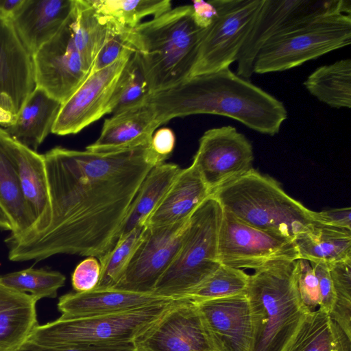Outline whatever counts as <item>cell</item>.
<instances>
[{"label":"cell","instance_id":"ba28073f","mask_svg":"<svg viewBox=\"0 0 351 351\" xmlns=\"http://www.w3.org/2000/svg\"><path fill=\"white\" fill-rule=\"evenodd\" d=\"M351 14H334L276 35L258 53L254 73L283 71L348 46Z\"/></svg>","mask_w":351,"mask_h":351},{"label":"cell","instance_id":"f1b7e54d","mask_svg":"<svg viewBox=\"0 0 351 351\" xmlns=\"http://www.w3.org/2000/svg\"><path fill=\"white\" fill-rule=\"evenodd\" d=\"M7 136L5 130L0 132V204L13 226L8 237L18 239L32 230L34 219L21 191L16 169L7 146Z\"/></svg>","mask_w":351,"mask_h":351},{"label":"cell","instance_id":"83f0119b","mask_svg":"<svg viewBox=\"0 0 351 351\" xmlns=\"http://www.w3.org/2000/svg\"><path fill=\"white\" fill-rule=\"evenodd\" d=\"M285 351H351V338L319 308L306 315Z\"/></svg>","mask_w":351,"mask_h":351},{"label":"cell","instance_id":"f907efd6","mask_svg":"<svg viewBox=\"0 0 351 351\" xmlns=\"http://www.w3.org/2000/svg\"><path fill=\"white\" fill-rule=\"evenodd\" d=\"M134 351H138L136 349Z\"/></svg>","mask_w":351,"mask_h":351},{"label":"cell","instance_id":"7bdbcfd3","mask_svg":"<svg viewBox=\"0 0 351 351\" xmlns=\"http://www.w3.org/2000/svg\"><path fill=\"white\" fill-rule=\"evenodd\" d=\"M315 220L325 225L351 230V209L350 207H344L315 211Z\"/></svg>","mask_w":351,"mask_h":351},{"label":"cell","instance_id":"44dd1931","mask_svg":"<svg viewBox=\"0 0 351 351\" xmlns=\"http://www.w3.org/2000/svg\"><path fill=\"white\" fill-rule=\"evenodd\" d=\"M160 125L154 108L147 102L106 119L99 137L86 149L112 152L148 145Z\"/></svg>","mask_w":351,"mask_h":351},{"label":"cell","instance_id":"484cf974","mask_svg":"<svg viewBox=\"0 0 351 351\" xmlns=\"http://www.w3.org/2000/svg\"><path fill=\"white\" fill-rule=\"evenodd\" d=\"M299 258L331 265L351 260V230L317 221L293 239Z\"/></svg>","mask_w":351,"mask_h":351},{"label":"cell","instance_id":"74e56055","mask_svg":"<svg viewBox=\"0 0 351 351\" xmlns=\"http://www.w3.org/2000/svg\"><path fill=\"white\" fill-rule=\"evenodd\" d=\"M108 21L105 42L93 62L90 73L107 67L123 56L136 51L132 40L133 28L121 25L110 19Z\"/></svg>","mask_w":351,"mask_h":351},{"label":"cell","instance_id":"7dc6e473","mask_svg":"<svg viewBox=\"0 0 351 351\" xmlns=\"http://www.w3.org/2000/svg\"><path fill=\"white\" fill-rule=\"evenodd\" d=\"M16 118L17 115L0 106V125L5 128L9 127L15 123Z\"/></svg>","mask_w":351,"mask_h":351},{"label":"cell","instance_id":"52a82bcc","mask_svg":"<svg viewBox=\"0 0 351 351\" xmlns=\"http://www.w3.org/2000/svg\"><path fill=\"white\" fill-rule=\"evenodd\" d=\"M178 299L119 313L66 317L38 325L27 339L44 345L133 342ZM26 340V341H27Z\"/></svg>","mask_w":351,"mask_h":351},{"label":"cell","instance_id":"e575fe53","mask_svg":"<svg viewBox=\"0 0 351 351\" xmlns=\"http://www.w3.org/2000/svg\"><path fill=\"white\" fill-rule=\"evenodd\" d=\"M65 281V276L60 272L45 269L28 268L0 276L1 284L29 294L38 300L56 298Z\"/></svg>","mask_w":351,"mask_h":351},{"label":"cell","instance_id":"f35d334b","mask_svg":"<svg viewBox=\"0 0 351 351\" xmlns=\"http://www.w3.org/2000/svg\"><path fill=\"white\" fill-rule=\"evenodd\" d=\"M295 276L302 302L310 311L320 304L318 280L310 261L299 258L295 261Z\"/></svg>","mask_w":351,"mask_h":351},{"label":"cell","instance_id":"30bf717a","mask_svg":"<svg viewBox=\"0 0 351 351\" xmlns=\"http://www.w3.org/2000/svg\"><path fill=\"white\" fill-rule=\"evenodd\" d=\"M334 14H351L350 0H264L237 60V75L248 80L264 45L272 37Z\"/></svg>","mask_w":351,"mask_h":351},{"label":"cell","instance_id":"4fadbf2b","mask_svg":"<svg viewBox=\"0 0 351 351\" xmlns=\"http://www.w3.org/2000/svg\"><path fill=\"white\" fill-rule=\"evenodd\" d=\"M253 160L251 143L235 128L227 125L203 134L191 165L212 193L249 171Z\"/></svg>","mask_w":351,"mask_h":351},{"label":"cell","instance_id":"9a60e30c","mask_svg":"<svg viewBox=\"0 0 351 351\" xmlns=\"http://www.w3.org/2000/svg\"><path fill=\"white\" fill-rule=\"evenodd\" d=\"M69 19L32 56L36 87L61 104L73 95L90 71L75 46Z\"/></svg>","mask_w":351,"mask_h":351},{"label":"cell","instance_id":"ee69618b","mask_svg":"<svg viewBox=\"0 0 351 351\" xmlns=\"http://www.w3.org/2000/svg\"><path fill=\"white\" fill-rule=\"evenodd\" d=\"M175 143L176 136L173 130L162 128L154 132L150 145L158 156L166 160L173 152Z\"/></svg>","mask_w":351,"mask_h":351},{"label":"cell","instance_id":"7c38bea8","mask_svg":"<svg viewBox=\"0 0 351 351\" xmlns=\"http://www.w3.org/2000/svg\"><path fill=\"white\" fill-rule=\"evenodd\" d=\"M133 343L138 351H215L199 308L188 298L174 300Z\"/></svg>","mask_w":351,"mask_h":351},{"label":"cell","instance_id":"8fae6325","mask_svg":"<svg viewBox=\"0 0 351 351\" xmlns=\"http://www.w3.org/2000/svg\"><path fill=\"white\" fill-rule=\"evenodd\" d=\"M221 265L254 271L271 263L299 259L293 241L250 226L223 210L219 232Z\"/></svg>","mask_w":351,"mask_h":351},{"label":"cell","instance_id":"9c48e42d","mask_svg":"<svg viewBox=\"0 0 351 351\" xmlns=\"http://www.w3.org/2000/svg\"><path fill=\"white\" fill-rule=\"evenodd\" d=\"M217 14L205 29L189 77L237 61L264 0H214Z\"/></svg>","mask_w":351,"mask_h":351},{"label":"cell","instance_id":"ac0fdd59","mask_svg":"<svg viewBox=\"0 0 351 351\" xmlns=\"http://www.w3.org/2000/svg\"><path fill=\"white\" fill-rule=\"evenodd\" d=\"M195 303L215 351H250L252 324L246 293Z\"/></svg>","mask_w":351,"mask_h":351},{"label":"cell","instance_id":"6da1fadb","mask_svg":"<svg viewBox=\"0 0 351 351\" xmlns=\"http://www.w3.org/2000/svg\"><path fill=\"white\" fill-rule=\"evenodd\" d=\"M43 156L50 223L29 239L5 241L12 261L60 254L100 258L116 244L146 176L165 161L150 144L112 152L56 147Z\"/></svg>","mask_w":351,"mask_h":351},{"label":"cell","instance_id":"cb8c5ba5","mask_svg":"<svg viewBox=\"0 0 351 351\" xmlns=\"http://www.w3.org/2000/svg\"><path fill=\"white\" fill-rule=\"evenodd\" d=\"M37 301L0 283V351H16L38 326Z\"/></svg>","mask_w":351,"mask_h":351},{"label":"cell","instance_id":"d590c367","mask_svg":"<svg viewBox=\"0 0 351 351\" xmlns=\"http://www.w3.org/2000/svg\"><path fill=\"white\" fill-rule=\"evenodd\" d=\"M250 275L221 265L204 282L187 295L194 302L246 293Z\"/></svg>","mask_w":351,"mask_h":351},{"label":"cell","instance_id":"d6986e66","mask_svg":"<svg viewBox=\"0 0 351 351\" xmlns=\"http://www.w3.org/2000/svg\"><path fill=\"white\" fill-rule=\"evenodd\" d=\"M6 143L21 193L34 219V226L27 234L18 239L8 237L5 240L17 241L29 239L48 227L51 220L49 191L43 154H39L8 135Z\"/></svg>","mask_w":351,"mask_h":351},{"label":"cell","instance_id":"5bb4252c","mask_svg":"<svg viewBox=\"0 0 351 351\" xmlns=\"http://www.w3.org/2000/svg\"><path fill=\"white\" fill-rule=\"evenodd\" d=\"M189 218L168 225H146L143 237L114 288L153 293L180 249Z\"/></svg>","mask_w":351,"mask_h":351},{"label":"cell","instance_id":"3957f363","mask_svg":"<svg viewBox=\"0 0 351 351\" xmlns=\"http://www.w3.org/2000/svg\"><path fill=\"white\" fill-rule=\"evenodd\" d=\"M205 29L195 23L191 5L171 8L133 28L134 47L152 93L189 77Z\"/></svg>","mask_w":351,"mask_h":351},{"label":"cell","instance_id":"277c9868","mask_svg":"<svg viewBox=\"0 0 351 351\" xmlns=\"http://www.w3.org/2000/svg\"><path fill=\"white\" fill-rule=\"evenodd\" d=\"M294 270L295 261H281L250 275V351H285L310 311L300 297Z\"/></svg>","mask_w":351,"mask_h":351},{"label":"cell","instance_id":"8992f818","mask_svg":"<svg viewBox=\"0 0 351 351\" xmlns=\"http://www.w3.org/2000/svg\"><path fill=\"white\" fill-rule=\"evenodd\" d=\"M223 209L210 194L191 215L180 249L156 285L161 297L186 298L221 265L219 232Z\"/></svg>","mask_w":351,"mask_h":351},{"label":"cell","instance_id":"b9f144b4","mask_svg":"<svg viewBox=\"0 0 351 351\" xmlns=\"http://www.w3.org/2000/svg\"><path fill=\"white\" fill-rule=\"evenodd\" d=\"M311 264L318 280L321 299L319 306L329 315L332 309L335 300L334 289L329 267L327 264L322 263H311Z\"/></svg>","mask_w":351,"mask_h":351},{"label":"cell","instance_id":"1f68e13d","mask_svg":"<svg viewBox=\"0 0 351 351\" xmlns=\"http://www.w3.org/2000/svg\"><path fill=\"white\" fill-rule=\"evenodd\" d=\"M152 94L137 51L133 52L116 82L108 106V114H115L147 102Z\"/></svg>","mask_w":351,"mask_h":351},{"label":"cell","instance_id":"681fc988","mask_svg":"<svg viewBox=\"0 0 351 351\" xmlns=\"http://www.w3.org/2000/svg\"><path fill=\"white\" fill-rule=\"evenodd\" d=\"M4 132V129L0 128V132Z\"/></svg>","mask_w":351,"mask_h":351},{"label":"cell","instance_id":"f6af8a7d","mask_svg":"<svg viewBox=\"0 0 351 351\" xmlns=\"http://www.w3.org/2000/svg\"><path fill=\"white\" fill-rule=\"evenodd\" d=\"M191 7L195 23L203 29L208 28L217 16V9L214 0L193 1Z\"/></svg>","mask_w":351,"mask_h":351},{"label":"cell","instance_id":"2e32d148","mask_svg":"<svg viewBox=\"0 0 351 351\" xmlns=\"http://www.w3.org/2000/svg\"><path fill=\"white\" fill-rule=\"evenodd\" d=\"M132 53L90 73L73 95L62 104L51 133L61 136L77 134L108 114L116 82Z\"/></svg>","mask_w":351,"mask_h":351},{"label":"cell","instance_id":"d4e9b609","mask_svg":"<svg viewBox=\"0 0 351 351\" xmlns=\"http://www.w3.org/2000/svg\"><path fill=\"white\" fill-rule=\"evenodd\" d=\"M61 105L43 90L36 87L15 123L4 130L14 140L36 152L51 132Z\"/></svg>","mask_w":351,"mask_h":351},{"label":"cell","instance_id":"f546056e","mask_svg":"<svg viewBox=\"0 0 351 351\" xmlns=\"http://www.w3.org/2000/svg\"><path fill=\"white\" fill-rule=\"evenodd\" d=\"M69 21L75 46L91 69L105 42L109 21L94 8L90 0H74Z\"/></svg>","mask_w":351,"mask_h":351},{"label":"cell","instance_id":"ab89813d","mask_svg":"<svg viewBox=\"0 0 351 351\" xmlns=\"http://www.w3.org/2000/svg\"><path fill=\"white\" fill-rule=\"evenodd\" d=\"M133 342L109 344L44 345L25 341L16 351H134Z\"/></svg>","mask_w":351,"mask_h":351},{"label":"cell","instance_id":"c3c4849f","mask_svg":"<svg viewBox=\"0 0 351 351\" xmlns=\"http://www.w3.org/2000/svg\"><path fill=\"white\" fill-rule=\"evenodd\" d=\"M0 229L4 230H10L11 232L13 230V226L12 221L8 217V214L0 204Z\"/></svg>","mask_w":351,"mask_h":351},{"label":"cell","instance_id":"d6a6232c","mask_svg":"<svg viewBox=\"0 0 351 351\" xmlns=\"http://www.w3.org/2000/svg\"><path fill=\"white\" fill-rule=\"evenodd\" d=\"M94 8L106 18L134 28L141 19L159 16L171 10L170 0H90Z\"/></svg>","mask_w":351,"mask_h":351},{"label":"cell","instance_id":"e0dca14e","mask_svg":"<svg viewBox=\"0 0 351 351\" xmlns=\"http://www.w3.org/2000/svg\"><path fill=\"white\" fill-rule=\"evenodd\" d=\"M36 87L32 55L11 21L0 17V106L18 115Z\"/></svg>","mask_w":351,"mask_h":351},{"label":"cell","instance_id":"4dcf8cb0","mask_svg":"<svg viewBox=\"0 0 351 351\" xmlns=\"http://www.w3.org/2000/svg\"><path fill=\"white\" fill-rule=\"evenodd\" d=\"M319 101L333 108L351 107V60H337L312 72L304 82Z\"/></svg>","mask_w":351,"mask_h":351},{"label":"cell","instance_id":"4316f807","mask_svg":"<svg viewBox=\"0 0 351 351\" xmlns=\"http://www.w3.org/2000/svg\"><path fill=\"white\" fill-rule=\"evenodd\" d=\"M181 169L176 164L165 162L150 170L128 210L119 239L136 227L146 225L148 218L161 203Z\"/></svg>","mask_w":351,"mask_h":351},{"label":"cell","instance_id":"8d00e7d4","mask_svg":"<svg viewBox=\"0 0 351 351\" xmlns=\"http://www.w3.org/2000/svg\"><path fill=\"white\" fill-rule=\"evenodd\" d=\"M328 267L335 293L334 304L329 315L351 338V260Z\"/></svg>","mask_w":351,"mask_h":351},{"label":"cell","instance_id":"7a4b0ae2","mask_svg":"<svg viewBox=\"0 0 351 351\" xmlns=\"http://www.w3.org/2000/svg\"><path fill=\"white\" fill-rule=\"evenodd\" d=\"M160 125L176 117L209 114L234 119L261 134H278L287 118L283 103L226 68L191 77L147 100Z\"/></svg>","mask_w":351,"mask_h":351},{"label":"cell","instance_id":"bcb514c9","mask_svg":"<svg viewBox=\"0 0 351 351\" xmlns=\"http://www.w3.org/2000/svg\"><path fill=\"white\" fill-rule=\"evenodd\" d=\"M23 0H0V17L10 20Z\"/></svg>","mask_w":351,"mask_h":351},{"label":"cell","instance_id":"5b68a950","mask_svg":"<svg viewBox=\"0 0 351 351\" xmlns=\"http://www.w3.org/2000/svg\"><path fill=\"white\" fill-rule=\"evenodd\" d=\"M211 195L223 210L243 222L289 240L315 221V211L288 195L277 180L253 168Z\"/></svg>","mask_w":351,"mask_h":351},{"label":"cell","instance_id":"60d3db41","mask_svg":"<svg viewBox=\"0 0 351 351\" xmlns=\"http://www.w3.org/2000/svg\"><path fill=\"white\" fill-rule=\"evenodd\" d=\"M100 263L94 256H88L74 269L71 282L75 292H86L94 289L100 278Z\"/></svg>","mask_w":351,"mask_h":351},{"label":"cell","instance_id":"7402d4cb","mask_svg":"<svg viewBox=\"0 0 351 351\" xmlns=\"http://www.w3.org/2000/svg\"><path fill=\"white\" fill-rule=\"evenodd\" d=\"M173 299L154 293L116 288L94 289L63 295L59 298L58 308L62 317H84L119 313Z\"/></svg>","mask_w":351,"mask_h":351},{"label":"cell","instance_id":"ffe728a7","mask_svg":"<svg viewBox=\"0 0 351 351\" xmlns=\"http://www.w3.org/2000/svg\"><path fill=\"white\" fill-rule=\"evenodd\" d=\"M73 4L74 0H23L10 21L32 56L60 30Z\"/></svg>","mask_w":351,"mask_h":351},{"label":"cell","instance_id":"603a6c76","mask_svg":"<svg viewBox=\"0 0 351 351\" xmlns=\"http://www.w3.org/2000/svg\"><path fill=\"white\" fill-rule=\"evenodd\" d=\"M210 194V190L192 165L182 169L146 225L162 226L186 220Z\"/></svg>","mask_w":351,"mask_h":351},{"label":"cell","instance_id":"836d02e7","mask_svg":"<svg viewBox=\"0 0 351 351\" xmlns=\"http://www.w3.org/2000/svg\"><path fill=\"white\" fill-rule=\"evenodd\" d=\"M145 226H138L119 238L111 250L99 258L100 278L95 289L114 288L123 276L132 256L140 244Z\"/></svg>","mask_w":351,"mask_h":351}]
</instances>
